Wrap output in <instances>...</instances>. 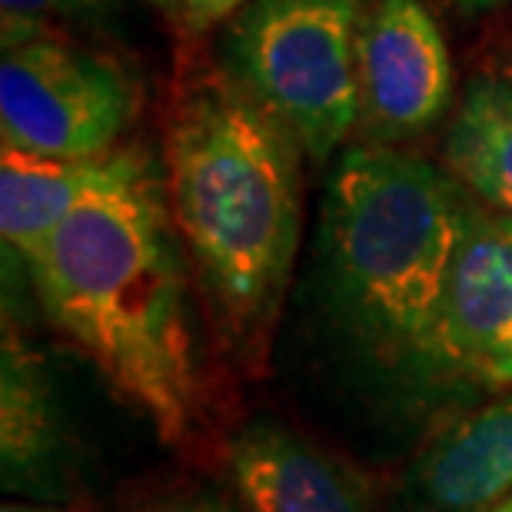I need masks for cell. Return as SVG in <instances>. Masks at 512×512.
I'll use <instances>...</instances> for the list:
<instances>
[{"instance_id":"obj_8","label":"cell","mask_w":512,"mask_h":512,"mask_svg":"<svg viewBox=\"0 0 512 512\" xmlns=\"http://www.w3.org/2000/svg\"><path fill=\"white\" fill-rule=\"evenodd\" d=\"M399 512H493L512 499V386L446 419L403 476Z\"/></svg>"},{"instance_id":"obj_18","label":"cell","mask_w":512,"mask_h":512,"mask_svg":"<svg viewBox=\"0 0 512 512\" xmlns=\"http://www.w3.org/2000/svg\"><path fill=\"white\" fill-rule=\"evenodd\" d=\"M90 4H94L97 10H107V7H114L117 0H90Z\"/></svg>"},{"instance_id":"obj_10","label":"cell","mask_w":512,"mask_h":512,"mask_svg":"<svg viewBox=\"0 0 512 512\" xmlns=\"http://www.w3.org/2000/svg\"><path fill=\"white\" fill-rule=\"evenodd\" d=\"M67 429L44 360L14 320L0 343V476L14 496L57 503L74 489Z\"/></svg>"},{"instance_id":"obj_9","label":"cell","mask_w":512,"mask_h":512,"mask_svg":"<svg viewBox=\"0 0 512 512\" xmlns=\"http://www.w3.org/2000/svg\"><path fill=\"white\" fill-rule=\"evenodd\" d=\"M227 476L247 512H376L343 459L280 419H253L227 443Z\"/></svg>"},{"instance_id":"obj_17","label":"cell","mask_w":512,"mask_h":512,"mask_svg":"<svg viewBox=\"0 0 512 512\" xmlns=\"http://www.w3.org/2000/svg\"><path fill=\"white\" fill-rule=\"evenodd\" d=\"M449 4H456L459 10H496L512 4V0H449Z\"/></svg>"},{"instance_id":"obj_19","label":"cell","mask_w":512,"mask_h":512,"mask_svg":"<svg viewBox=\"0 0 512 512\" xmlns=\"http://www.w3.org/2000/svg\"><path fill=\"white\" fill-rule=\"evenodd\" d=\"M493 512H512V499H506V503H503V506H496Z\"/></svg>"},{"instance_id":"obj_13","label":"cell","mask_w":512,"mask_h":512,"mask_svg":"<svg viewBox=\"0 0 512 512\" xmlns=\"http://www.w3.org/2000/svg\"><path fill=\"white\" fill-rule=\"evenodd\" d=\"M153 7L160 10L170 24H177L183 30H210L217 24H227V20L250 4V0H150Z\"/></svg>"},{"instance_id":"obj_1","label":"cell","mask_w":512,"mask_h":512,"mask_svg":"<svg viewBox=\"0 0 512 512\" xmlns=\"http://www.w3.org/2000/svg\"><path fill=\"white\" fill-rule=\"evenodd\" d=\"M47 320L173 449L210 426L193 280L167 173L137 147L127 170L77 207L27 263Z\"/></svg>"},{"instance_id":"obj_2","label":"cell","mask_w":512,"mask_h":512,"mask_svg":"<svg viewBox=\"0 0 512 512\" xmlns=\"http://www.w3.org/2000/svg\"><path fill=\"white\" fill-rule=\"evenodd\" d=\"M163 157L213 340L237 370L260 376L303 243L306 153L210 67L183 84Z\"/></svg>"},{"instance_id":"obj_15","label":"cell","mask_w":512,"mask_h":512,"mask_svg":"<svg viewBox=\"0 0 512 512\" xmlns=\"http://www.w3.org/2000/svg\"><path fill=\"white\" fill-rule=\"evenodd\" d=\"M153 512H247L240 506V499H223V496H213V493H203V496H187V499H177V503H167Z\"/></svg>"},{"instance_id":"obj_12","label":"cell","mask_w":512,"mask_h":512,"mask_svg":"<svg viewBox=\"0 0 512 512\" xmlns=\"http://www.w3.org/2000/svg\"><path fill=\"white\" fill-rule=\"evenodd\" d=\"M443 167L479 203L512 217V84L479 74L466 84L443 137Z\"/></svg>"},{"instance_id":"obj_3","label":"cell","mask_w":512,"mask_h":512,"mask_svg":"<svg viewBox=\"0 0 512 512\" xmlns=\"http://www.w3.org/2000/svg\"><path fill=\"white\" fill-rule=\"evenodd\" d=\"M473 193L403 147L350 143L316 233L320 296L336 333L419 399L439 396L436 336Z\"/></svg>"},{"instance_id":"obj_11","label":"cell","mask_w":512,"mask_h":512,"mask_svg":"<svg viewBox=\"0 0 512 512\" xmlns=\"http://www.w3.org/2000/svg\"><path fill=\"white\" fill-rule=\"evenodd\" d=\"M137 147H120L107 157L67 160L0 147V237L4 250L24 266L70 213L120 177Z\"/></svg>"},{"instance_id":"obj_4","label":"cell","mask_w":512,"mask_h":512,"mask_svg":"<svg viewBox=\"0 0 512 512\" xmlns=\"http://www.w3.org/2000/svg\"><path fill=\"white\" fill-rule=\"evenodd\" d=\"M363 0H250L217 37L213 67L300 143L310 163L356 133Z\"/></svg>"},{"instance_id":"obj_14","label":"cell","mask_w":512,"mask_h":512,"mask_svg":"<svg viewBox=\"0 0 512 512\" xmlns=\"http://www.w3.org/2000/svg\"><path fill=\"white\" fill-rule=\"evenodd\" d=\"M4 20H20V24H40L54 17H90L100 10L90 0H0Z\"/></svg>"},{"instance_id":"obj_7","label":"cell","mask_w":512,"mask_h":512,"mask_svg":"<svg viewBox=\"0 0 512 512\" xmlns=\"http://www.w3.org/2000/svg\"><path fill=\"white\" fill-rule=\"evenodd\" d=\"M436 386L439 396L512 386V217L476 197L439 313Z\"/></svg>"},{"instance_id":"obj_5","label":"cell","mask_w":512,"mask_h":512,"mask_svg":"<svg viewBox=\"0 0 512 512\" xmlns=\"http://www.w3.org/2000/svg\"><path fill=\"white\" fill-rule=\"evenodd\" d=\"M140 114V87L117 57L34 34L4 44L0 147L37 157H107Z\"/></svg>"},{"instance_id":"obj_6","label":"cell","mask_w":512,"mask_h":512,"mask_svg":"<svg viewBox=\"0 0 512 512\" xmlns=\"http://www.w3.org/2000/svg\"><path fill=\"white\" fill-rule=\"evenodd\" d=\"M360 143L406 147L453 107V57L423 0H363L356 30Z\"/></svg>"},{"instance_id":"obj_16","label":"cell","mask_w":512,"mask_h":512,"mask_svg":"<svg viewBox=\"0 0 512 512\" xmlns=\"http://www.w3.org/2000/svg\"><path fill=\"white\" fill-rule=\"evenodd\" d=\"M0 512H94V509H74L60 503H44V499H7Z\"/></svg>"}]
</instances>
